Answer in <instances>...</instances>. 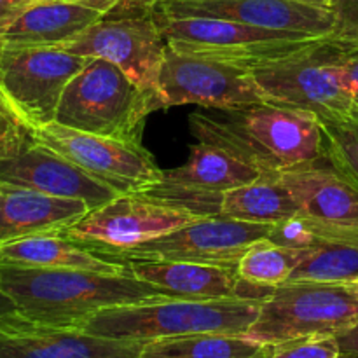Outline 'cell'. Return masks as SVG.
<instances>
[{"instance_id":"cell-1","label":"cell","mask_w":358,"mask_h":358,"mask_svg":"<svg viewBox=\"0 0 358 358\" xmlns=\"http://www.w3.org/2000/svg\"><path fill=\"white\" fill-rule=\"evenodd\" d=\"M189 126L198 142L220 147L269 177L327 161L320 121L271 101L213 114L194 112Z\"/></svg>"},{"instance_id":"cell-2","label":"cell","mask_w":358,"mask_h":358,"mask_svg":"<svg viewBox=\"0 0 358 358\" xmlns=\"http://www.w3.org/2000/svg\"><path fill=\"white\" fill-rule=\"evenodd\" d=\"M0 290L27 320L76 329L107 308L170 297L133 275L20 266H0Z\"/></svg>"},{"instance_id":"cell-3","label":"cell","mask_w":358,"mask_h":358,"mask_svg":"<svg viewBox=\"0 0 358 358\" xmlns=\"http://www.w3.org/2000/svg\"><path fill=\"white\" fill-rule=\"evenodd\" d=\"M248 299H164L101 310L79 325L87 334L149 343L191 334H247L261 311Z\"/></svg>"},{"instance_id":"cell-4","label":"cell","mask_w":358,"mask_h":358,"mask_svg":"<svg viewBox=\"0 0 358 358\" xmlns=\"http://www.w3.org/2000/svg\"><path fill=\"white\" fill-rule=\"evenodd\" d=\"M346 42L317 38L283 58L252 66L266 101L315 115L322 124H358V101L338 72Z\"/></svg>"},{"instance_id":"cell-5","label":"cell","mask_w":358,"mask_h":358,"mask_svg":"<svg viewBox=\"0 0 358 358\" xmlns=\"http://www.w3.org/2000/svg\"><path fill=\"white\" fill-rule=\"evenodd\" d=\"M163 108L159 96L140 87L114 63L91 58L59 100L55 122L93 135L140 142L145 119Z\"/></svg>"},{"instance_id":"cell-6","label":"cell","mask_w":358,"mask_h":358,"mask_svg":"<svg viewBox=\"0 0 358 358\" xmlns=\"http://www.w3.org/2000/svg\"><path fill=\"white\" fill-rule=\"evenodd\" d=\"M358 318V294L352 285L283 283L261 304L248 336L276 345L306 336H338Z\"/></svg>"},{"instance_id":"cell-7","label":"cell","mask_w":358,"mask_h":358,"mask_svg":"<svg viewBox=\"0 0 358 358\" xmlns=\"http://www.w3.org/2000/svg\"><path fill=\"white\" fill-rule=\"evenodd\" d=\"M59 49L87 58L107 59L140 87L157 94L166 41L152 6L119 3L76 41Z\"/></svg>"},{"instance_id":"cell-8","label":"cell","mask_w":358,"mask_h":358,"mask_svg":"<svg viewBox=\"0 0 358 358\" xmlns=\"http://www.w3.org/2000/svg\"><path fill=\"white\" fill-rule=\"evenodd\" d=\"M90 59L59 48L0 44V93L21 121L37 131L55 122L63 91Z\"/></svg>"},{"instance_id":"cell-9","label":"cell","mask_w":358,"mask_h":358,"mask_svg":"<svg viewBox=\"0 0 358 358\" xmlns=\"http://www.w3.org/2000/svg\"><path fill=\"white\" fill-rule=\"evenodd\" d=\"M156 17L164 41L173 49L241 63L248 69L292 55L310 42L322 38L294 31L257 28L220 17H170L157 13Z\"/></svg>"},{"instance_id":"cell-10","label":"cell","mask_w":358,"mask_h":358,"mask_svg":"<svg viewBox=\"0 0 358 358\" xmlns=\"http://www.w3.org/2000/svg\"><path fill=\"white\" fill-rule=\"evenodd\" d=\"M157 96L163 108L192 103L224 110L266 101L247 65L178 51L168 44Z\"/></svg>"},{"instance_id":"cell-11","label":"cell","mask_w":358,"mask_h":358,"mask_svg":"<svg viewBox=\"0 0 358 358\" xmlns=\"http://www.w3.org/2000/svg\"><path fill=\"white\" fill-rule=\"evenodd\" d=\"M34 140L110 185L119 194L142 192L163 177V170L142 142L77 131L58 122L34 131Z\"/></svg>"},{"instance_id":"cell-12","label":"cell","mask_w":358,"mask_h":358,"mask_svg":"<svg viewBox=\"0 0 358 358\" xmlns=\"http://www.w3.org/2000/svg\"><path fill=\"white\" fill-rule=\"evenodd\" d=\"M273 224L201 217L128 250L103 252L119 261H185L236 269L247 248L269 236Z\"/></svg>"},{"instance_id":"cell-13","label":"cell","mask_w":358,"mask_h":358,"mask_svg":"<svg viewBox=\"0 0 358 358\" xmlns=\"http://www.w3.org/2000/svg\"><path fill=\"white\" fill-rule=\"evenodd\" d=\"M201 219L184 208L150 199L140 192L119 194L63 231L98 254L128 250Z\"/></svg>"},{"instance_id":"cell-14","label":"cell","mask_w":358,"mask_h":358,"mask_svg":"<svg viewBox=\"0 0 358 358\" xmlns=\"http://www.w3.org/2000/svg\"><path fill=\"white\" fill-rule=\"evenodd\" d=\"M154 10L161 16L220 17L311 37H329L334 30L331 9L297 0H157Z\"/></svg>"},{"instance_id":"cell-15","label":"cell","mask_w":358,"mask_h":358,"mask_svg":"<svg viewBox=\"0 0 358 358\" xmlns=\"http://www.w3.org/2000/svg\"><path fill=\"white\" fill-rule=\"evenodd\" d=\"M143 345L38 325L17 311L0 322V358H138Z\"/></svg>"},{"instance_id":"cell-16","label":"cell","mask_w":358,"mask_h":358,"mask_svg":"<svg viewBox=\"0 0 358 358\" xmlns=\"http://www.w3.org/2000/svg\"><path fill=\"white\" fill-rule=\"evenodd\" d=\"M262 178L271 177L220 147L196 142L182 166L163 170L161 180L140 194L182 208L185 201L196 196L219 194Z\"/></svg>"},{"instance_id":"cell-17","label":"cell","mask_w":358,"mask_h":358,"mask_svg":"<svg viewBox=\"0 0 358 358\" xmlns=\"http://www.w3.org/2000/svg\"><path fill=\"white\" fill-rule=\"evenodd\" d=\"M0 184L31 189L55 198L77 199L91 210L119 196L110 185L37 142L20 156L0 161Z\"/></svg>"},{"instance_id":"cell-18","label":"cell","mask_w":358,"mask_h":358,"mask_svg":"<svg viewBox=\"0 0 358 358\" xmlns=\"http://www.w3.org/2000/svg\"><path fill=\"white\" fill-rule=\"evenodd\" d=\"M301 215L317 222L358 233V189L327 161L278 175Z\"/></svg>"},{"instance_id":"cell-19","label":"cell","mask_w":358,"mask_h":358,"mask_svg":"<svg viewBox=\"0 0 358 358\" xmlns=\"http://www.w3.org/2000/svg\"><path fill=\"white\" fill-rule=\"evenodd\" d=\"M77 199L0 184V245L45 233H63L90 213Z\"/></svg>"},{"instance_id":"cell-20","label":"cell","mask_w":358,"mask_h":358,"mask_svg":"<svg viewBox=\"0 0 358 358\" xmlns=\"http://www.w3.org/2000/svg\"><path fill=\"white\" fill-rule=\"evenodd\" d=\"M107 14L100 7L69 0H38L0 37L14 48H63Z\"/></svg>"},{"instance_id":"cell-21","label":"cell","mask_w":358,"mask_h":358,"mask_svg":"<svg viewBox=\"0 0 358 358\" xmlns=\"http://www.w3.org/2000/svg\"><path fill=\"white\" fill-rule=\"evenodd\" d=\"M0 266L83 269L105 275H131L128 262L107 257L63 233H45L0 245Z\"/></svg>"},{"instance_id":"cell-22","label":"cell","mask_w":358,"mask_h":358,"mask_svg":"<svg viewBox=\"0 0 358 358\" xmlns=\"http://www.w3.org/2000/svg\"><path fill=\"white\" fill-rule=\"evenodd\" d=\"M129 273L177 299H240L234 268L185 261H126Z\"/></svg>"},{"instance_id":"cell-23","label":"cell","mask_w":358,"mask_h":358,"mask_svg":"<svg viewBox=\"0 0 358 358\" xmlns=\"http://www.w3.org/2000/svg\"><path fill=\"white\" fill-rule=\"evenodd\" d=\"M296 201L278 177L262 178L217 194L213 217L247 220L257 224H276L297 215Z\"/></svg>"},{"instance_id":"cell-24","label":"cell","mask_w":358,"mask_h":358,"mask_svg":"<svg viewBox=\"0 0 358 358\" xmlns=\"http://www.w3.org/2000/svg\"><path fill=\"white\" fill-rule=\"evenodd\" d=\"M271 345L245 334H191L143 345L138 358H269Z\"/></svg>"},{"instance_id":"cell-25","label":"cell","mask_w":358,"mask_h":358,"mask_svg":"<svg viewBox=\"0 0 358 358\" xmlns=\"http://www.w3.org/2000/svg\"><path fill=\"white\" fill-rule=\"evenodd\" d=\"M287 283H358V238L325 241L304 250Z\"/></svg>"},{"instance_id":"cell-26","label":"cell","mask_w":358,"mask_h":358,"mask_svg":"<svg viewBox=\"0 0 358 358\" xmlns=\"http://www.w3.org/2000/svg\"><path fill=\"white\" fill-rule=\"evenodd\" d=\"M304 250L287 248L264 238L252 243L236 266V275L261 287H276L289 282Z\"/></svg>"},{"instance_id":"cell-27","label":"cell","mask_w":358,"mask_h":358,"mask_svg":"<svg viewBox=\"0 0 358 358\" xmlns=\"http://www.w3.org/2000/svg\"><path fill=\"white\" fill-rule=\"evenodd\" d=\"M322 128L327 163L358 189V124H322Z\"/></svg>"},{"instance_id":"cell-28","label":"cell","mask_w":358,"mask_h":358,"mask_svg":"<svg viewBox=\"0 0 358 358\" xmlns=\"http://www.w3.org/2000/svg\"><path fill=\"white\" fill-rule=\"evenodd\" d=\"M34 142V131L21 121L0 93V161L20 156Z\"/></svg>"},{"instance_id":"cell-29","label":"cell","mask_w":358,"mask_h":358,"mask_svg":"<svg viewBox=\"0 0 358 358\" xmlns=\"http://www.w3.org/2000/svg\"><path fill=\"white\" fill-rule=\"evenodd\" d=\"M341 355L336 336H306L271 345L269 358H338Z\"/></svg>"},{"instance_id":"cell-30","label":"cell","mask_w":358,"mask_h":358,"mask_svg":"<svg viewBox=\"0 0 358 358\" xmlns=\"http://www.w3.org/2000/svg\"><path fill=\"white\" fill-rule=\"evenodd\" d=\"M334 14L332 38L343 42H358V0H332Z\"/></svg>"},{"instance_id":"cell-31","label":"cell","mask_w":358,"mask_h":358,"mask_svg":"<svg viewBox=\"0 0 358 358\" xmlns=\"http://www.w3.org/2000/svg\"><path fill=\"white\" fill-rule=\"evenodd\" d=\"M341 83L358 101V42H346L341 58L338 62Z\"/></svg>"},{"instance_id":"cell-32","label":"cell","mask_w":358,"mask_h":358,"mask_svg":"<svg viewBox=\"0 0 358 358\" xmlns=\"http://www.w3.org/2000/svg\"><path fill=\"white\" fill-rule=\"evenodd\" d=\"M38 0H0V37L20 20L21 14Z\"/></svg>"},{"instance_id":"cell-33","label":"cell","mask_w":358,"mask_h":358,"mask_svg":"<svg viewBox=\"0 0 358 358\" xmlns=\"http://www.w3.org/2000/svg\"><path fill=\"white\" fill-rule=\"evenodd\" d=\"M336 339H338L341 355L358 358V318L346 331L339 332Z\"/></svg>"},{"instance_id":"cell-34","label":"cell","mask_w":358,"mask_h":358,"mask_svg":"<svg viewBox=\"0 0 358 358\" xmlns=\"http://www.w3.org/2000/svg\"><path fill=\"white\" fill-rule=\"evenodd\" d=\"M69 2H84V3H90V6L94 7H100L103 10H110L112 7L119 6V3H143V6H152L157 2V0H69Z\"/></svg>"},{"instance_id":"cell-35","label":"cell","mask_w":358,"mask_h":358,"mask_svg":"<svg viewBox=\"0 0 358 358\" xmlns=\"http://www.w3.org/2000/svg\"><path fill=\"white\" fill-rule=\"evenodd\" d=\"M16 306L13 304V301L9 299V297L6 296V294L0 290V322L3 320V318H7L9 315L16 313Z\"/></svg>"},{"instance_id":"cell-36","label":"cell","mask_w":358,"mask_h":358,"mask_svg":"<svg viewBox=\"0 0 358 358\" xmlns=\"http://www.w3.org/2000/svg\"><path fill=\"white\" fill-rule=\"evenodd\" d=\"M297 2L310 3V6H315V7H324V9H331L332 0H297Z\"/></svg>"},{"instance_id":"cell-37","label":"cell","mask_w":358,"mask_h":358,"mask_svg":"<svg viewBox=\"0 0 358 358\" xmlns=\"http://www.w3.org/2000/svg\"><path fill=\"white\" fill-rule=\"evenodd\" d=\"M352 289L355 290V292L358 294V283H352Z\"/></svg>"},{"instance_id":"cell-38","label":"cell","mask_w":358,"mask_h":358,"mask_svg":"<svg viewBox=\"0 0 358 358\" xmlns=\"http://www.w3.org/2000/svg\"><path fill=\"white\" fill-rule=\"evenodd\" d=\"M338 358H355V357H348V355H339Z\"/></svg>"}]
</instances>
